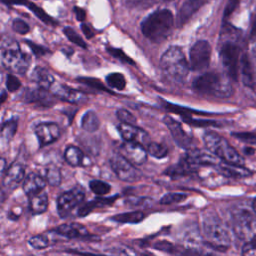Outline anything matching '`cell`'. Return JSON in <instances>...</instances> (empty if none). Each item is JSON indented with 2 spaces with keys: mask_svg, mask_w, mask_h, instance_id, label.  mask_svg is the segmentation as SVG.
<instances>
[{
  "mask_svg": "<svg viewBox=\"0 0 256 256\" xmlns=\"http://www.w3.org/2000/svg\"><path fill=\"white\" fill-rule=\"evenodd\" d=\"M202 230L208 246L218 251L229 249L231 237L228 227L214 209L208 208L203 212Z\"/></svg>",
  "mask_w": 256,
  "mask_h": 256,
  "instance_id": "1",
  "label": "cell"
},
{
  "mask_svg": "<svg viewBox=\"0 0 256 256\" xmlns=\"http://www.w3.org/2000/svg\"><path fill=\"white\" fill-rule=\"evenodd\" d=\"M174 16L168 9H161L146 17L141 24L143 35L154 43L165 41L174 28Z\"/></svg>",
  "mask_w": 256,
  "mask_h": 256,
  "instance_id": "2",
  "label": "cell"
},
{
  "mask_svg": "<svg viewBox=\"0 0 256 256\" xmlns=\"http://www.w3.org/2000/svg\"><path fill=\"white\" fill-rule=\"evenodd\" d=\"M194 89L203 95L216 98H229L233 94V87L228 77L215 73H205L193 83Z\"/></svg>",
  "mask_w": 256,
  "mask_h": 256,
  "instance_id": "3",
  "label": "cell"
},
{
  "mask_svg": "<svg viewBox=\"0 0 256 256\" xmlns=\"http://www.w3.org/2000/svg\"><path fill=\"white\" fill-rule=\"evenodd\" d=\"M164 73L176 82H184L189 74L190 65L181 48L172 46L166 50L160 60Z\"/></svg>",
  "mask_w": 256,
  "mask_h": 256,
  "instance_id": "4",
  "label": "cell"
},
{
  "mask_svg": "<svg viewBox=\"0 0 256 256\" xmlns=\"http://www.w3.org/2000/svg\"><path fill=\"white\" fill-rule=\"evenodd\" d=\"M204 143L206 148L224 163L242 167L245 163L242 156L229 144V142L215 132H206L204 134Z\"/></svg>",
  "mask_w": 256,
  "mask_h": 256,
  "instance_id": "5",
  "label": "cell"
},
{
  "mask_svg": "<svg viewBox=\"0 0 256 256\" xmlns=\"http://www.w3.org/2000/svg\"><path fill=\"white\" fill-rule=\"evenodd\" d=\"M1 62L7 70L18 74L25 73L30 65L29 57L22 52L18 42L10 38L2 41Z\"/></svg>",
  "mask_w": 256,
  "mask_h": 256,
  "instance_id": "6",
  "label": "cell"
},
{
  "mask_svg": "<svg viewBox=\"0 0 256 256\" xmlns=\"http://www.w3.org/2000/svg\"><path fill=\"white\" fill-rule=\"evenodd\" d=\"M235 234L246 244L256 245V213L239 210L233 214Z\"/></svg>",
  "mask_w": 256,
  "mask_h": 256,
  "instance_id": "7",
  "label": "cell"
},
{
  "mask_svg": "<svg viewBox=\"0 0 256 256\" xmlns=\"http://www.w3.org/2000/svg\"><path fill=\"white\" fill-rule=\"evenodd\" d=\"M220 57L229 78L237 80L239 71L241 69L239 47L232 42L224 43L220 50Z\"/></svg>",
  "mask_w": 256,
  "mask_h": 256,
  "instance_id": "8",
  "label": "cell"
},
{
  "mask_svg": "<svg viewBox=\"0 0 256 256\" xmlns=\"http://www.w3.org/2000/svg\"><path fill=\"white\" fill-rule=\"evenodd\" d=\"M110 164L117 177L124 182L132 183L141 179V172L121 154L114 155L110 160Z\"/></svg>",
  "mask_w": 256,
  "mask_h": 256,
  "instance_id": "9",
  "label": "cell"
},
{
  "mask_svg": "<svg viewBox=\"0 0 256 256\" xmlns=\"http://www.w3.org/2000/svg\"><path fill=\"white\" fill-rule=\"evenodd\" d=\"M85 198V192L81 187H75L63 193L57 200V212L61 218L67 217Z\"/></svg>",
  "mask_w": 256,
  "mask_h": 256,
  "instance_id": "10",
  "label": "cell"
},
{
  "mask_svg": "<svg viewBox=\"0 0 256 256\" xmlns=\"http://www.w3.org/2000/svg\"><path fill=\"white\" fill-rule=\"evenodd\" d=\"M212 48L209 42L205 40L198 41L190 50V68L193 71H202L206 69L211 60Z\"/></svg>",
  "mask_w": 256,
  "mask_h": 256,
  "instance_id": "11",
  "label": "cell"
},
{
  "mask_svg": "<svg viewBox=\"0 0 256 256\" xmlns=\"http://www.w3.org/2000/svg\"><path fill=\"white\" fill-rule=\"evenodd\" d=\"M118 130L126 142H133L146 147H148V145L151 143L148 133L135 125L121 123L118 126Z\"/></svg>",
  "mask_w": 256,
  "mask_h": 256,
  "instance_id": "12",
  "label": "cell"
},
{
  "mask_svg": "<svg viewBox=\"0 0 256 256\" xmlns=\"http://www.w3.org/2000/svg\"><path fill=\"white\" fill-rule=\"evenodd\" d=\"M120 154L133 165H142L147 160L148 151L140 144L125 142L120 147Z\"/></svg>",
  "mask_w": 256,
  "mask_h": 256,
  "instance_id": "13",
  "label": "cell"
},
{
  "mask_svg": "<svg viewBox=\"0 0 256 256\" xmlns=\"http://www.w3.org/2000/svg\"><path fill=\"white\" fill-rule=\"evenodd\" d=\"M35 133L42 147L57 141L61 135L60 128L56 123H41L35 128Z\"/></svg>",
  "mask_w": 256,
  "mask_h": 256,
  "instance_id": "14",
  "label": "cell"
},
{
  "mask_svg": "<svg viewBox=\"0 0 256 256\" xmlns=\"http://www.w3.org/2000/svg\"><path fill=\"white\" fill-rule=\"evenodd\" d=\"M208 0H187L180 8L177 18L176 26L178 28L183 27L195 14L198 12Z\"/></svg>",
  "mask_w": 256,
  "mask_h": 256,
  "instance_id": "15",
  "label": "cell"
},
{
  "mask_svg": "<svg viewBox=\"0 0 256 256\" xmlns=\"http://www.w3.org/2000/svg\"><path fill=\"white\" fill-rule=\"evenodd\" d=\"M164 123L166 124L167 128L170 130L174 141L176 142V144L181 147V148H185L188 149L191 146V138L188 136V134L184 131V129L182 128L181 124L179 122H177L176 120H174L172 117L170 116H166L164 118Z\"/></svg>",
  "mask_w": 256,
  "mask_h": 256,
  "instance_id": "16",
  "label": "cell"
},
{
  "mask_svg": "<svg viewBox=\"0 0 256 256\" xmlns=\"http://www.w3.org/2000/svg\"><path fill=\"white\" fill-rule=\"evenodd\" d=\"M54 95H56L58 98L66 101V102H69V103H72V104H81L83 102L86 101L87 97L85 94L75 90V89H72L68 86H65V85H61V84H55L51 87Z\"/></svg>",
  "mask_w": 256,
  "mask_h": 256,
  "instance_id": "17",
  "label": "cell"
},
{
  "mask_svg": "<svg viewBox=\"0 0 256 256\" xmlns=\"http://www.w3.org/2000/svg\"><path fill=\"white\" fill-rule=\"evenodd\" d=\"M53 233L67 239L88 238L90 236L87 228L78 223H69V224H63L61 226H58Z\"/></svg>",
  "mask_w": 256,
  "mask_h": 256,
  "instance_id": "18",
  "label": "cell"
},
{
  "mask_svg": "<svg viewBox=\"0 0 256 256\" xmlns=\"http://www.w3.org/2000/svg\"><path fill=\"white\" fill-rule=\"evenodd\" d=\"M25 176V169L23 165L20 163H13L11 164L4 175L3 178V187L7 189H14L17 185L24 181Z\"/></svg>",
  "mask_w": 256,
  "mask_h": 256,
  "instance_id": "19",
  "label": "cell"
},
{
  "mask_svg": "<svg viewBox=\"0 0 256 256\" xmlns=\"http://www.w3.org/2000/svg\"><path fill=\"white\" fill-rule=\"evenodd\" d=\"M117 199H118V195H115L113 197H98V198H95L92 201L87 202L86 204L81 206L78 209L77 214H78L79 217H85V216L89 215L90 213H92L93 211H95L96 209L105 208V207H108V206L112 205Z\"/></svg>",
  "mask_w": 256,
  "mask_h": 256,
  "instance_id": "20",
  "label": "cell"
},
{
  "mask_svg": "<svg viewBox=\"0 0 256 256\" xmlns=\"http://www.w3.org/2000/svg\"><path fill=\"white\" fill-rule=\"evenodd\" d=\"M46 186V180L35 173L29 174L23 181V190L28 196H32L44 190Z\"/></svg>",
  "mask_w": 256,
  "mask_h": 256,
  "instance_id": "21",
  "label": "cell"
},
{
  "mask_svg": "<svg viewBox=\"0 0 256 256\" xmlns=\"http://www.w3.org/2000/svg\"><path fill=\"white\" fill-rule=\"evenodd\" d=\"M24 100L28 103H36L40 106H51L53 100L51 96L46 92V89H30L24 95Z\"/></svg>",
  "mask_w": 256,
  "mask_h": 256,
  "instance_id": "22",
  "label": "cell"
},
{
  "mask_svg": "<svg viewBox=\"0 0 256 256\" xmlns=\"http://www.w3.org/2000/svg\"><path fill=\"white\" fill-rule=\"evenodd\" d=\"M31 78L35 83L40 86V88L43 89L51 88L55 83L53 75L43 67H36L32 72Z\"/></svg>",
  "mask_w": 256,
  "mask_h": 256,
  "instance_id": "23",
  "label": "cell"
},
{
  "mask_svg": "<svg viewBox=\"0 0 256 256\" xmlns=\"http://www.w3.org/2000/svg\"><path fill=\"white\" fill-rule=\"evenodd\" d=\"M48 204H49L48 195L44 191H41L37 194L29 196V208L31 212L34 214L44 213L48 208Z\"/></svg>",
  "mask_w": 256,
  "mask_h": 256,
  "instance_id": "24",
  "label": "cell"
},
{
  "mask_svg": "<svg viewBox=\"0 0 256 256\" xmlns=\"http://www.w3.org/2000/svg\"><path fill=\"white\" fill-rule=\"evenodd\" d=\"M241 73H242V77H243V82L246 86L249 87H253L254 83H255V72L252 66V62L249 59V57L243 56L242 60H241V69H240Z\"/></svg>",
  "mask_w": 256,
  "mask_h": 256,
  "instance_id": "25",
  "label": "cell"
},
{
  "mask_svg": "<svg viewBox=\"0 0 256 256\" xmlns=\"http://www.w3.org/2000/svg\"><path fill=\"white\" fill-rule=\"evenodd\" d=\"M145 215L141 211H132L122 214H117L112 217V220L120 224H138L142 222Z\"/></svg>",
  "mask_w": 256,
  "mask_h": 256,
  "instance_id": "26",
  "label": "cell"
},
{
  "mask_svg": "<svg viewBox=\"0 0 256 256\" xmlns=\"http://www.w3.org/2000/svg\"><path fill=\"white\" fill-rule=\"evenodd\" d=\"M64 157L66 162L73 167L81 166L84 161L83 152L78 147L75 146H69L65 151Z\"/></svg>",
  "mask_w": 256,
  "mask_h": 256,
  "instance_id": "27",
  "label": "cell"
},
{
  "mask_svg": "<svg viewBox=\"0 0 256 256\" xmlns=\"http://www.w3.org/2000/svg\"><path fill=\"white\" fill-rule=\"evenodd\" d=\"M82 128L87 132H95L100 127V120L94 111H88L84 114L81 121Z\"/></svg>",
  "mask_w": 256,
  "mask_h": 256,
  "instance_id": "28",
  "label": "cell"
},
{
  "mask_svg": "<svg viewBox=\"0 0 256 256\" xmlns=\"http://www.w3.org/2000/svg\"><path fill=\"white\" fill-rule=\"evenodd\" d=\"M19 5H25L27 8H29V9H30L41 21H43L44 23H46V24H48V25H56V24H57V23L55 22V20H54L52 17H50L49 15H47V14L44 12V10H43L42 8L38 7L37 5L31 3V2H29V1H27V0H20Z\"/></svg>",
  "mask_w": 256,
  "mask_h": 256,
  "instance_id": "29",
  "label": "cell"
},
{
  "mask_svg": "<svg viewBox=\"0 0 256 256\" xmlns=\"http://www.w3.org/2000/svg\"><path fill=\"white\" fill-rule=\"evenodd\" d=\"M17 126H18V122L16 119H11V120L5 122L3 124L2 130H1V139L3 141L9 142L16 134Z\"/></svg>",
  "mask_w": 256,
  "mask_h": 256,
  "instance_id": "30",
  "label": "cell"
},
{
  "mask_svg": "<svg viewBox=\"0 0 256 256\" xmlns=\"http://www.w3.org/2000/svg\"><path fill=\"white\" fill-rule=\"evenodd\" d=\"M107 84L117 90H124L126 87V79L120 73H111L106 77Z\"/></svg>",
  "mask_w": 256,
  "mask_h": 256,
  "instance_id": "31",
  "label": "cell"
},
{
  "mask_svg": "<svg viewBox=\"0 0 256 256\" xmlns=\"http://www.w3.org/2000/svg\"><path fill=\"white\" fill-rule=\"evenodd\" d=\"M89 187L93 193L99 196H104L111 191V186L104 181L101 180H93L90 182Z\"/></svg>",
  "mask_w": 256,
  "mask_h": 256,
  "instance_id": "32",
  "label": "cell"
},
{
  "mask_svg": "<svg viewBox=\"0 0 256 256\" xmlns=\"http://www.w3.org/2000/svg\"><path fill=\"white\" fill-rule=\"evenodd\" d=\"M147 151L151 156H153L157 159H163L168 154V149L164 145L159 144V143H155V142H151L148 145Z\"/></svg>",
  "mask_w": 256,
  "mask_h": 256,
  "instance_id": "33",
  "label": "cell"
},
{
  "mask_svg": "<svg viewBox=\"0 0 256 256\" xmlns=\"http://www.w3.org/2000/svg\"><path fill=\"white\" fill-rule=\"evenodd\" d=\"M46 181L51 186H58L62 181L61 171L57 167H49L46 171Z\"/></svg>",
  "mask_w": 256,
  "mask_h": 256,
  "instance_id": "34",
  "label": "cell"
},
{
  "mask_svg": "<svg viewBox=\"0 0 256 256\" xmlns=\"http://www.w3.org/2000/svg\"><path fill=\"white\" fill-rule=\"evenodd\" d=\"M187 198V195L184 193H176V192H171V193H167L165 194L161 200L160 203L162 205H171L174 203H179L184 201Z\"/></svg>",
  "mask_w": 256,
  "mask_h": 256,
  "instance_id": "35",
  "label": "cell"
},
{
  "mask_svg": "<svg viewBox=\"0 0 256 256\" xmlns=\"http://www.w3.org/2000/svg\"><path fill=\"white\" fill-rule=\"evenodd\" d=\"M29 244L34 249H37V250L45 249L50 245V238L46 234L37 235V236H34V237L30 238Z\"/></svg>",
  "mask_w": 256,
  "mask_h": 256,
  "instance_id": "36",
  "label": "cell"
},
{
  "mask_svg": "<svg viewBox=\"0 0 256 256\" xmlns=\"http://www.w3.org/2000/svg\"><path fill=\"white\" fill-rule=\"evenodd\" d=\"M64 34L66 35V37L68 38V40L82 48H87V45L85 43V41L80 37V35L71 27H66L64 29Z\"/></svg>",
  "mask_w": 256,
  "mask_h": 256,
  "instance_id": "37",
  "label": "cell"
},
{
  "mask_svg": "<svg viewBox=\"0 0 256 256\" xmlns=\"http://www.w3.org/2000/svg\"><path fill=\"white\" fill-rule=\"evenodd\" d=\"M77 81H79L80 83L84 84V85H87L91 88H94L96 90H100V91H105V92H108L110 93V90L107 89L104 84L102 82H100L98 79H94V78H79L77 79Z\"/></svg>",
  "mask_w": 256,
  "mask_h": 256,
  "instance_id": "38",
  "label": "cell"
},
{
  "mask_svg": "<svg viewBox=\"0 0 256 256\" xmlns=\"http://www.w3.org/2000/svg\"><path fill=\"white\" fill-rule=\"evenodd\" d=\"M117 118L120 120L121 123L123 124H129V125H135L137 122V119L135 116L130 113L126 109H120L117 111Z\"/></svg>",
  "mask_w": 256,
  "mask_h": 256,
  "instance_id": "39",
  "label": "cell"
},
{
  "mask_svg": "<svg viewBox=\"0 0 256 256\" xmlns=\"http://www.w3.org/2000/svg\"><path fill=\"white\" fill-rule=\"evenodd\" d=\"M107 51L109 52L110 55H112L113 57L119 59L120 61H122V62H124V63H127V64H130V65H135L134 61H133L130 57H128L121 49L109 47V48H107Z\"/></svg>",
  "mask_w": 256,
  "mask_h": 256,
  "instance_id": "40",
  "label": "cell"
},
{
  "mask_svg": "<svg viewBox=\"0 0 256 256\" xmlns=\"http://www.w3.org/2000/svg\"><path fill=\"white\" fill-rule=\"evenodd\" d=\"M20 87H21V82L16 76H14L12 74L7 75V77H6V88H7L8 91L15 92Z\"/></svg>",
  "mask_w": 256,
  "mask_h": 256,
  "instance_id": "41",
  "label": "cell"
},
{
  "mask_svg": "<svg viewBox=\"0 0 256 256\" xmlns=\"http://www.w3.org/2000/svg\"><path fill=\"white\" fill-rule=\"evenodd\" d=\"M12 27H13V30L16 33L21 34V35H25V34H27L30 31L29 25L26 22H24L23 20H20V19L14 20Z\"/></svg>",
  "mask_w": 256,
  "mask_h": 256,
  "instance_id": "42",
  "label": "cell"
},
{
  "mask_svg": "<svg viewBox=\"0 0 256 256\" xmlns=\"http://www.w3.org/2000/svg\"><path fill=\"white\" fill-rule=\"evenodd\" d=\"M237 139L240 141L256 145V134L255 133H249V132H240V133H235L233 134Z\"/></svg>",
  "mask_w": 256,
  "mask_h": 256,
  "instance_id": "43",
  "label": "cell"
},
{
  "mask_svg": "<svg viewBox=\"0 0 256 256\" xmlns=\"http://www.w3.org/2000/svg\"><path fill=\"white\" fill-rule=\"evenodd\" d=\"M27 43H28V46L31 48L32 52H33L37 57L43 56V55L47 54V52H48V50H47L46 48L42 47V46L36 45L35 43H32V42H30V41H27Z\"/></svg>",
  "mask_w": 256,
  "mask_h": 256,
  "instance_id": "44",
  "label": "cell"
},
{
  "mask_svg": "<svg viewBox=\"0 0 256 256\" xmlns=\"http://www.w3.org/2000/svg\"><path fill=\"white\" fill-rule=\"evenodd\" d=\"M186 122L190 123L191 125H195V126H216L217 123L214 121H202V120H194V119H186Z\"/></svg>",
  "mask_w": 256,
  "mask_h": 256,
  "instance_id": "45",
  "label": "cell"
},
{
  "mask_svg": "<svg viewBox=\"0 0 256 256\" xmlns=\"http://www.w3.org/2000/svg\"><path fill=\"white\" fill-rule=\"evenodd\" d=\"M242 256H256V245L245 244L242 250Z\"/></svg>",
  "mask_w": 256,
  "mask_h": 256,
  "instance_id": "46",
  "label": "cell"
},
{
  "mask_svg": "<svg viewBox=\"0 0 256 256\" xmlns=\"http://www.w3.org/2000/svg\"><path fill=\"white\" fill-rule=\"evenodd\" d=\"M74 12L76 14V17H77L78 21H84L86 19V12L82 8L75 7L74 8Z\"/></svg>",
  "mask_w": 256,
  "mask_h": 256,
  "instance_id": "47",
  "label": "cell"
},
{
  "mask_svg": "<svg viewBox=\"0 0 256 256\" xmlns=\"http://www.w3.org/2000/svg\"><path fill=\"white\" fill-rule=\"evenodd\" d=\"M237 3H238L237 0H230L229 4L227 5V8H226V10H225V17L229 16V15L234 11L235 7L237 6Z\"/></svg>",
  "mask_w": 256,
  "mask_h": 256,
  "instance_id": "48",
  "label": "cell"
},
{
  "mask_svg": "<svg viewBox=\"0 0 256 256\" xmlns=\"http://www.w3.org/2000/svg\"><path fill=\"white\" fill-rule=\"evenodd\" d=\"M81 29H82V31H83V33L85 34V36L87 37V38H92L93 36H94V32H93V30H92V28L90 27V26H88L87 24H82L81 25Z\"/></svg>",
  "mask_w": 256,
  "mask_h": 256,
  "instance_id": "49",
  "label": "cell"
},
{
  "mask_svg": "<svg viewBox=\"0 0 256 256\" xmlns=\"http://www.w3.org/2000/svg\"><path fill=\"white\" fill-rule=\"evenodd\" d=\"M252 62V66L255 72V76H256V44L253 46L252 48V59H250Z\"/></svg>",
  "mask_w": 256,
  "mask_h": 256,
  "instance_id": "50",
  "label": "cell"
},
{
  "mask_svg": "<svg viewBox=\"0 0 256 256\" xmlns=\"http://www.w3.org/2000/svg\"><path fill=\"white\" fill-rule=\"evenodd\" d=\"M80 256H107V255H101V254H93V253H84V252H77Z\"/></svg>",
  "mask_w": 256,
  "mask_h": 256,
  "instance_id": "51",
  "label": "cell"
},
{
  "mask_svg": "<svg viewBox=\"0 0 256 256\" xmlns=\"http://www.w3.org/2000/svg\"><path fill=\"white\" fill-rule=\"evenodd\" d=\"M251 37H256V19L254 20L252 30H251Z\"/></svg>",
  "mask_w": 256,
  "mask_h": 256,
  "instance_id": "52",
  "label": "cell"
},
{
  "mask_svg": "<svg viewBox=\"0 0 256 256\" xmlns=\"http://www.w3.org/2000/svg\"><path fill=\"white\" fill-rule=\"evenodd\" d=\"M246 153H247V154H253V153H254V150H253V149H246Z\"/></svg>",
  "mask_w": 256,
  "mask_h": 256,
  "instance_id": "53",
  "label": "cell"
},
{
  "mask_svg": "<svg viewBox=\"0 0 256 256\" xmlns=\"http://www.w3.org/2000/svg\"><path fill=\"white\" fill-rule=\"evenodd\" d=\"M253 210H254V212L256 213V199H255L254 202H253Z\"/></svg>",
  "mask_w": 256,
  "mask_h": 256,
  "instance_id": "54",
  "label": "cell"
},
{
  "mask_svg": "<svg viewBox=\"0 0 256 256\" xmlns=\"http://www.w3.org/2000/svg\"><path fill=\"white\" fill-rule=\"evenodd\" d=\"M164 1H166V2H170V1H173V0H164Z\"/></svg>",
  "mask_w": 256,
  "mask_h": 256,
  "instance_id": "55",
  "label": "cell"
},
{
  "mask_svg": "<svg viewBox=\"0 0 256 256\" xmlns=\"http://www.w3.org/2000/svg\"><path fill=\"white\" fill-rule=\"evenodd\" d=\"M146 256H152V255H146Z\"/></svg>",
  "mask_w": 256,
  "mask_h": 256,
  "instance_id": "56",
  "label": "cell"
}]
</instances>
